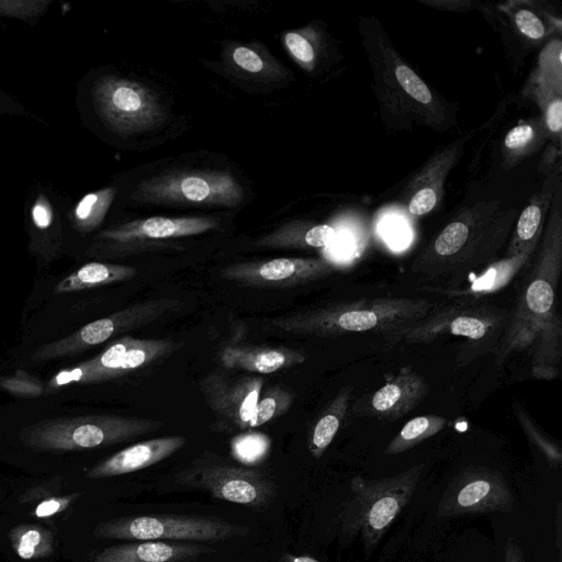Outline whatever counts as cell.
Listing matches in <instances>:
<instances>
[{
  "instance_id": "obj_12",
  "label": "cell",
  "mask_w": 562,
  "mask_h": 562,
  "mask_svg": "<svg viewBox=\"0 0 562 562\" xmlns=\"http://www.w3.org/2000/svg\"><path fill=\"white\" fill-rule=\"evenodd\" d=\"M181 302L170 297H159L138 302L95 319L72 334L41 346L33 355L34 361L71 357L95 347L124 331L150 324L177 310Z\"/></svg>"
},
{
  "instance_id": "obj_5",
  "label": "cell",
  "mask_w": 562,
  "mask_h": 562,
  "mask_svg": "<svg viewBox=\"0 0 562 562\" xmlns=\"http://www.w3.org/2000/svg\"><path fill=\"white\" fill-rule=\"evenodd\" d=\"M158 420L110 414L43 419L23 427L21 442L38 451H76L130 441L161 428Z\"/></svg>"
},
{
  "instance_id": "obj_26",
  "label": "cell",
  "mask_w": 562,
  "mask_h": 562,
  "mask_svg": "<svg viewBox=\"0 0 562 562\" xmlns=\"http://www.w3.org/2000/svg\"><path fill=\"white\" fill-rule=\"evenodd\" d=\"M136 273L135 268L131 266L97 261L88 262L60 280L55 286V292L71 293L108 285L130 280Z\"/></svg>"
},
{
  "instance_id": "obj_23",
  "label": "cell",
  "mask_w": 562,
  "mask_h": 562,
  "mask_svg": "<svg viewBox=\"0 0 562 562\" xmlns=\"http://www.w3.org/2000/svg\"><path fill=\"white\" fill-rule=\"evenodd\" d=\"M537 248H529L518 255L492 261L474 278H465L451 289L437 288L435 291L456 297L483 296L505 288L529 261Z\"/></svg>"
},
{
  "instance_id": "obj_33",
  "label": "cell",
  "mask_w": 562,
  "mask_h": 562,
  "mask_svg": "<svg viewBox=\"0 0 562 562\" xmlns=\"http://www.w3.org/2000/svg\"><path fill=\"white\" fill-rule=\"evenodd\" d=\"M12 536L16 554L25 560L48 555L52 552V537L38 526L15 529Z\"/></svg>"
},
{
  "instance_id": "obj_4",
  "label": "cell",
  "mask_w": 562,
  "mask_h": 562,
  "mask_svg": "<svg viewBox=\"0 0 562 562\" xmlns=\"http://www.w3.org/2000/svg\"><path fill=\"white\" fill-rule=\"evenodd\" d=\"M424 465L416 464L396 475L367 480L356 475L351 498L342 510V529L351 538L360 536L370 553L383 538L417 488Z\"/></svg>"
},
{
  "instance_id": "obj_20",
  "label": "cell",
  "mask_w": 562,
  "mask_h": 562,
  "mask_svg": "<svg viewBox=\"0 0 562 562\" xmlns=\"http://www.w3.org/2000/svg\"><path fill=\"white\" fill-rule=\"evenodd\" d=\"M306 358L303 350L284 346L232 345L220 353V360L225 368L261 374L299 366Z\"/></svg>"
},
{
  "instance_id": "obj_41",
  "label": "cell",
  "mask_w": 562,
  "mask_h": 562,
  "mask_svg": "<svg viewBox=\"0 0 562 562\" xmlns=\"http://www.w3.org/2000/svg\"><path fill=\"white\" fill-rule=\"evenodd\" d=\"M546 125L553 134H560L562 127V101L561 95L547 99L544 102Z\"/></svg>"
},
{
  "instance_id": "obj_37",
  "label": "cell",
  "mask_w": 562,
  "mask_h": 562,
  "mask_svg": "<svg viewBox=\"0 0 562 562\" xmlns=\"http://www.w3.org/2000/svg\"><path fill=\"white\" fill-rule=\"evenodd\" d=\"M49 4L45 0H0V18L32 20L42 15Z\"/></svg>"
},
{
  "instance_id": "obj_11",
  "label": "cell",
  "mask_w": 562,
  "mask_h": 562,
  "mask_svg": "<svg viewBox=\"0 0 562 562\" xmlns=\"http://www.w3.org/2000/svg\"><path fill=\"white\" fill-rule=\"evenodd\" d=\"M92 100L105 124L122 135L150 128L165 119L154 91L127 78L100 77L93 85Z\"/></svg>"
},
{
  "instance_id": "obj_3",
  "label": "cell",
  "mask_w": 562,
  "mask_h": 562,
  "mask_svg": "<svg viewBox=\"0 0 562 562\" xmlns=\"http://www.w3.org/2000/svg\"><path fill=\"white\" fill-rule=\"evenodd\" d=\"M427 299L378 297L339 302L278 317L271 326L280 331L317 337L374 333L386 339L424 319L431 311Z\"/></svg>"
},
{
  "instance_id": "obj_29",
  "label": "cell",
  "mask_w": 562,
  "mask_h": 562,
  "mask_svg": "<svg viewBox=\"0 0 562 562\" xmlns=\"http://www.w3.org/2000/svg\"><path fill=\"white\" fill-rule=\"evenodd\" d=\"M115 193L116 189L109 187L83 195L70 213L72 226L81 233L95 229L102 223Z\"/></svg>"
},
{
  "instance_id": "obj_24",
  "label": "cell",
  "mask_w": 562,
  "mask_h": 562,
  "mask_svg": "<svg viewBox=\"0 0 562 562\" xmlns=\"http://www.w3.org/2000/svg\"><path fill=\"white\" fill-rule=\"evenodd\" d=\"M30 247L46 261L53 260L60 249L61 226L49 198L38 193L29 211Z\"/></svg>"
},
{
  "instance_id": "obj_35",
  "label": "cell",
  "mask_w": 562,
  "mask_h": 562,
  "mask_svg": "<svg viewBox=\"0 0 562 562\" xmlns=\"http://www.w3.org/2000/svg\"><path fill=\"white\" fill-rule=\"evenodd\" d=\"M0 389L22 398H36L45 394V384L35 375L22 369L1 376Z\"/></svg>"
},
{
  "instance_id": "obj_38",
  "label": "cell",
  "mask_w": 562,
  "mask_h": 562,
  "mask_svg": "<svg viewBox=\"0 0 562 562\" xmlns=\"http://www.w3.org/2000/svg\"><path fill=\"white\" fill-rule=\"evenodd\" d=\"M518 30L531 40H540L546 36V26L541 19L528 9H519L514 15Z\"/></svg>"
},
{
  "instance_id": "obj_6",
  "label": "cell",
  "mask_w": 562,
  "mask_h": 562,
  "mask_svg": "<svg viewBox=\"0 0 562 562\" xmlns=\"http://www.w3.org/2000/svg\"><path fill=\"white\" fill-rule=\"evenodd\" d=\"M175 483L255 509L267 508L277 495L274 481L263 470L237 465L211 453L195 459L189 468L176 473Z\"/></svg>"
},
{
  "instance_id": "obj_32",
  "label": "cell",
  "mask_w": 562,
  "mask_h": 562,
  "mask_svg": "<svg viewBox=\"0 0 562 562\" xmlns=\"http://www.w3.org/2000/svg\"><path fill=\"white\" fill-rule=\"evenodd\" d=\"M514 412L529 441L543 454L551 468L559 469L562 463L561 448L538 428L518 402L514 403Z\"/></svg>"
},
{
  "instance_id": "obj_42",
  "label": "cell",
  "mask_w": 562,
  "mask_h": 562,
  "mask_svg": "<svg viewBox=\"0 0 562 562\" xmlns=\"http://www.w3.org/2000/svg\"><path fill=\"white\" fill-rule=\"evenodd\" d=\"M69 503L66 498H49L42 502L35 509L37 517H47L61 510Z\"/></svg>"
},
{
  "instance_id": "obj_45",
  "label": "cell",
  "mask_w": 562,
  "mask_h": 562,
  "mask_svg": "<svg viewBox=\"0 0 562 562\" xmlns=\"http://www.w3.org/2000/svg\"><path fill=\"white\" fill-rule=\"evenodd\" d=\"M562 549H558V560L557 562H562Z\"/></svg>"
},
{
  "instance_id": "obj_9",
  "label": "cell",
  "mask_w": 562,
  "mask_h": 562,
  "mask_svg": "<svg viewBox=\"0 0 562 562\" xmlns=\"http://www.w3.org/2000/svg\"><path fill=\"white\" fill-rule=\"evenodd\" d=\"M509 312L474 301L456 302L431 311L424 319L397 334L393 341L427 344L445 335L467 338L475 347L492 338H501Z\"/></svg>"
},
{
  "instance_id": "obj_30",
  "label": "cell",
  "mask_w": 562,
  "mask_h": 562,
  "mask_svg": "<svg viewBox=\"0 0 562 562\" xmlns=\"http://www.w3.org/2000/svg\"><path fill=\"white\" fill-rule=\"evenodd\" d=\"M293 402L294 393L283 384H273L266 390L262 389L249 423V429L258 428L282 416L290 409Z\"/></svg>"
},
{
  "instance_id": "obj_16",
  "label": "cell",
  "mask_w": 562,
  "mask_h": 562,
  "mask_svg": "<svg viewBox=\"0 0 562 562\" xmlns=\"http://www.w3.org/2000/svg\"><path fill=\"white\" fill-rule=\"evenodd\" d=\"M218 225V220L204 216H153L126 222L102 231L89 252L116 249L121 246L148 239H167L199 235Z\"/></svg>"
},
{
  "instance_id": "obj_28",
  "label": "cell",
  "mask_w": 562,
  "mask_h": 562,
  "mask_svg": "<svg viewBox=\"0 0 562 562\" xmlns=\"http://www.w3.org/2000/svg\"><path fill=\"white\" fill-rule=\"evenodd\" d=\"M448 424L443 416L427 414L416 416L404 424L384 449L386 456L405 452L441 431Z\"/></svg>"
},
{
  "instance_id": "obj_43",
  "label": "cell",
  "mask_w": 562,
  "mask_h": 562,
  "mask_svg": "<svg viewBox=\"0 0 562 562\" xmlns=\"http://www.w3.org/2000/svg\"><path fill=\"white\" fill-rule=\"evenodd\" d=\"M504 562H526L522 549L512 537L507 538L504 546Z\"/></svg>"
},
{
  "instance_id": "obj_22",
  "label": "cell",
  "mask_w": 562,
  "mask_h": 562,
  "mask_svg": "<svg viewBox=\"0 0 562 562\" xmlns=\"http://www.w3.org/2000/svg\"><path fill=\"white\" fill-rule=\"evenodd\" d=\"M561 181V166L558 165L547 176L541 189L533 194L528 205L520 213L505 257L518 255L529 248H537L544 228L547 213L550 210L555 189Z\"/></svg>"
},
{
  "instance_id": "obj_44",
  "label": "cell",
  "mask_w": 562,
  "mask_h": 562,
  "mask_svg": "<svg viewBox=\"0 0 562 562\" xmlns=\"http://www.w3.org/2000/svg\"><path fill=\"white\" fill-rule=\"evenodd\" d=\"M283 562H319V561L312 557H308V555L285 554L283 557Z\"/></svg>"
},
{
  "instance_id": "obj_13",
  "label": "cell",
  "mask_w": 562,
  "mask_h": 562,
  "mask_svg": "<svg viewBox=\"0 0 562 562\" xmlns=\"http://www.w3.org/2000/svg\"><path fill=\"white\" fill-rule=\"evenodd\" d=\"M512 490L502 473L483 467L462 469L450 482L437 505L438 518L486 513H509Z\"/></svg>"
},
{
  "instance_id": "obj_14",
  "label": "cell",
  "mask_w": 562,
  "mask_h": 562,
  "mask_svg": "<svg viewBox=\"0 0 562 562\" xmlns=\"http://www.w3.org/2000/svg\"><path fill=\"white\" fill-rule=\"evenodd\" d=\"M263 382L261 376L249 374L233 376L216 371L205 375L199 389L214 417L215 430H248Z\"/></svg>"
},
{
  "instance_id": "obj_17",
  "label": "cell",
  "mask_w": 562,
  "mask_h": 562,
  "mask_svg": "<svg viewBox=\"0 0 562 562\" xmlns=\"http://www.w3.org/2000/svg\"><path fill=\"white\" fill-rule=\"evenodd\" d=\"M426 380L411 367H403L373 393L364 394L353 412L381 420H396L413 411L428 394Z\"/></svg>"
},
{
  "instance_id": "obj_39",
  "label": "cell",
  "mask_w": 562,
  "mask_h": 562,
  "mask_svg": "<svg viewBox=\"0 0 562 562\" xmlns=\"http://www.w3.org/2000/svg\"><path fill=\"white\" fill-rule=\"evenodd\" d=\"M234 63L249 72H260L265 69L263 58L254 49L246 46H237L232 52Z\"/></svg>"
},
{
  "instance_id": "obj_34",
  "label": "cell",
  "mask_w": 562,
  "mask_h": 562,
  "mask_svg": "<svg viewBox=\"0 0 562 562\" xmlns=\"http://www.w3.org/2000/svg\"><path fill=\"white\" fill-rule=\"evenodd\" d=\"M284 45L292 58L304 69L313 70L316 63V36L311 27L286 32L283 35Z\"/></svg>"
},
{
  "instance_id": "obj_19",
  "label": "cell",
  "mask_w": 562,
  "mask_h": 562,
  "mask_svg": "<svg viewBox=\"0 0 562 562\" xmlns=\"http://www.w3.org/2000/svg\"><path fill=\"white\" fill-rule=\"evenodd\" d=\"M212 551L196 542L135 541L100 550L92 562H190Z\"/></svg>"
},
{
  "instance_id": "obj_8",
  "label": "cell",
  "mask_w": 562,
  "mask_h": 562,
  "mask_svg": "<svg viewBox=\"0 0 562 562\" xmlns=\"http://www.w3.org/2000/svg\"><path fill=\"white\" fill-rule=\"evenodd\" d=\"M179 345L169 339L123 336L95 357L58 371L45 384V394L72 384L101 383L122 376L173 352Z\"/></svg>"
},
{
  "instance_id": "obj_7",
  "label": "cell",
  "mask_w": 562,
  "mask_h": 562,
  "mask_svg": "<svg viewBox=\"0 0 562 562\" xmlns=\"http://www.w3.org/2000/svg\"><path fill=\"white\" fill-rule=\"evenodd\" d=\"M249 529L226 520L200 515L150 514L103 522L95 535L134 541L210 542L245 537Z\"/></svg>"
},
{
  "instance_id": "obj_21",
  "label": "cell",
  "mask_w": 562,
  "mask_h": 562,
  "mask_svg": "<svg viewBox=\"0 0 562 562\" xmlns=\"http://www.w3.org/2000/svg\"><path fill=\"white\" fill-rule=\"evenodd\" d=\"M463 142H456L438 153L417 175L407 188V211L413 216H423L438 204L443 181L462 151Z\"/></svg>"
},
{
  "instance_id": "obj_18",
  "label": "cell",
  "mask_w": 562,
  "mask_h": 562,
  "mask_svg": "<svg viewBox=\"0 0 562 562\" xmlns=\"http://www.w3.org/2000/svg\"><path fill=\"white\" fill-rule=\"evenodd\" d=\"M186 442L183 436H166L137 442L95 464L87 476L103 479L143 470L167 459Z\"/></svg>"
},
{
  "instance_id": "obj_25",
  "label": "cell",
  "mask_w": 562,
  "mask_h": 562,
  "mask_svg": "<svg viewBox=\"0 0 562 562\" xmlns=\"http://www.w3.org/2000/svg\"><path fill=\"white\" fill-rule=\"evenodd\" d=\"M353 386L344 385L322 411L315 420L308 437V451L319 459L336 437L349 408Z\"/></svg>"
},
{
  "instance_id": "obj_2",
  "label": "cell",
  "mask_w": 562,
  "mask_h": 562,
  "mask_svg": "<svg viewBox=\"0 0 562 562\" xmlns=\"http://www.w3.org/2000/svg\"><path fill=\"white\" fill-rule=\"evenodd\" d=\"M515 216V210L503 211L497 201L465 209L420 251L412 272L422 279L442 281L441 289L456 288L473 270L492 262Z\"/></svg>"
},
{
  "instance_id": "obj_27",
  "label": "cell",
  "mask_w": 562,
  "mask_h": 562,
  "mask_svg": "<svg viewBox=\"0 0 562 562\" xmlns=\"http://www.w3.org/2000/svg\"><path fill=\"white\" fill-rule=\"evenodd\" d=\"M336 232L328 224H317L299 229H283L265 237L258 244L266 247L321 249L327 247L335 238Z\"/></svg>"
},
{
  "instance_id": "obj_1",
  "label": "cell",
  "mask_w": 562,
  "mask_h": 562,
  "mask_svg": "<svg viewBox=\"0 0 562 562\" xmlns=\"http://www.w3.org/2000/svg\"><path fill=\"white\" fill-rule=\"evenodd\" d=\"M539 252L495 350L496 364L516 351L530 350L531 374L553 380L560 374L562 321L557 289L562 269V181L558 184Z\"/></svg>"
},
{
  "instance_id": "obj_40",
  "label": "cell",
  "mask_w": 562,
  "mask_h": 562,
  "mask_svg": "<svg viewBox=\"0 0 562 562\" xmlns=\"http://www.w3.org/2000/svg\"><path fill=\"white\" fill-rule=\"evenodd\" d=\"M533 138V126L520 124L508 131L504 139V145L506 149L517 151L524 149Z\"/></svg>"
},
{
  "instance_id": "obj_36",
  "label": "cell",
  "mask_w": 562,
  "mask_h": 562,
  "mask_svg": "<svg viewBox=\"0 0 562 562\" xmlns=\"http://www.w3.org/2000/svg\"><path fill=\"white\" fill-rule=\"evenodd\" d=\"M393 72L400 88L414 101L425 105L432 102V94L429 88L406 64L396 61Z\"/></svg>"
},
{
  "instance_id": "obj_10",
  "label": "cell",
  "mask_w": 562,
  "mask_h": 562,
  "mask_svg": "<svg viewBox=\"0 0 562 562\" xmlns=\"http://www.w3.org/2000/svg\"><path fill=\"white\" fill-rule=\"evenodd\" d=\"M131 198L151 203L236 206L244 199V189L226 171L169 172L142 181Z\"/></svg>"
},
{
  "instance_id": "obj_31",
  "label": "cell",
  "mask_w": 562,
  "mask_h": 562,
  "mask_svg": "<svg viewBox=\"0 0 562 562\" xmlns=\"http://www.w3.org/2000/svg\"><path fill=\"white\" fill-rule=\"evenodd\" d=\"M269 449V437L259 431L245 430L231 440L233 457L248 467L259 464L267 457Z\"/></svg>"
},
{
  "instance_id": "obj_15",
  "label": "cell",
  "mask_w": 562,
  "mask_h": 562,
  "mask_svg": "<svg viewBox=\"0 0 562 562\" xmlns=\"http://www.w3.org/2000/svg\"><path fill=\"white\" fill-rule=\"evenodd\" d=\"M335 266L323 258L279 257L237 262L225 267L221 277L243 286L289 289L331 274Z\"/></svg>"
}]
</instances>
